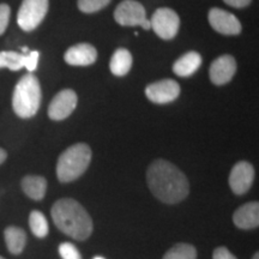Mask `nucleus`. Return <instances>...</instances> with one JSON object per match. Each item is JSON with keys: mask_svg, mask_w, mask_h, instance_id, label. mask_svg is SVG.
<instances>
[{"mask_svg": "<svg viewBox=\"0 0 259 259\" xmlns=\"http://www.w3.org/2000/svg\"><path fill=\"white\" fill-rule=\"evenodd\" d=\"M147 184L155 198L170 205L183 202L190 193L187 177L176 164L162 158L148 167Z\"/></svg>", "mask_w": 259, "mask_h": 259, "instance_id": "f257e3e1", "label": "nucleus"}, {"mask_svg": "<svg viewBox=\"0 0 259 259\" xmlns=\"http://www.w3.org/2000/svg\"><path fill=\"white\" fill-rule=\"evenodd\" d=\"M51 215L57 228L74 240L85 241L93 234L92 216L76 199H58L52 206Z\"/></svg>", "mask_w": 259, "mask_h": 259, "instance_id": "f03ea898", "label": "nucleus"}, {"mask_svg": "<svg viewBox=\"0 0 259 259\" xmlns=\"http://www.w3.org/2000/svg\"><path fill=\"white\" fill-rule=\"evenodd\" d=\"M92 149L87 143L71 145L60 154L57 163V178L60 183H72L85 173L92 162Z\"/></svg>", "mask_w": 259, "mask_h": 259, "instance_id": "7ed1b4c3", "label": "nucleus"}, {"mask_svg": "<svg viewBox=\"0 0 259 259\" xmlns=\"http://www.w3.org/2000/svg\"><path fill=\"white\" fill-rule=\"evenodd\" d=\"M41 99V85L37 77L27 73L16 84L12 95V108L19 118H32L40 108Z\"/></svg>", "mask_w": 259, "mask_h": 259, "instance_id": "20e7f679", "label": "nucleus"}, {"mask_svg": "<svg viewBox=\"0 0 259 259\" xmlns=\"http://www.w3.org/2000/svg\"><path fill=\"white\" fill-rule=\"evenodd\" d=\"M48 0H23L17 14V23L24 31L36 29L48 11Z\"/></svg>", "mask_w": 259, "mask_h": 259, "instance_id": "39448f33", "label": "nucleus"}, {"mask_svg": "<svg viewBox=\"0 0 259 259\" xmlns=\"http://www.w3.org/2000/svg\"><path fill=\"white\" fill-rule=\"evenodd\" d=\"M151 29L158 37L163 40H171L179 31L180 18L176 11L168 8L157 9L150 19Z\"/></svg>", "mask_w": 259, "mask_h": 259, "instance_id": "423d86ee", "label": "nucleus"}, {"mask_svg": "<svg viewBox=\"0 0 259 259\" xmlns=\"http://www.w3.org/2000/svg\"><path fill=\"white\" fill-rule=\"evenodd\" d=\"M254 177V167L250 162L239 161L233 166L231 174H229V187L236 196H242V194L247 193L253 185Z\"/></svg>", "mask_w": 259, "mask_h": 259, "instance_id": "0eeeda50", "label": "nucleus"}, {"mask_svg": "<svg viewBox=\"0 0 259 259\" xmlns=\"http://www.w3.org/2000/svg\"><path fill=\"white\" fill-rule=\"evenodd\" d=\"M78 97L71 89H64L53 97L48 106V116L52 120L60 121L69 118L76 108Z\"/></svg>", "mask_w": 259, "mask_h": 259, "instance_id": "6e6552de", "label": "nucleus"}, {"mask_svg": "<svg viewBox=\"0 0 259 259\" xmlns=\"http://www.w3.org/2000/svg\"><path fill=\"white\" fill-rule=\"evenodd\" d=\"M145 18L147 15L144 6L136 0H124L116 6L114 11L115 22L122 27L141 25Z\"/></svg>", "mask_w": 259, "mask_h": 259, "instance_id": "1a4fd4ad", "label": "nucleus"}, {"mask_svg": "<svg viewBox=\"0 0 259 259\" xmlns=\"http://www.w3.org/2000/svg\"><path fill=\"white\" fill-rule=\"evenodd\" d=\"M148 100L157 105L173 102L180 95V85L174 79H162L151 83L145 88Z\"/></svg>", "mask_w": 259, "mask_h": 259, "instance_id": "9d476101", "label": "nucleus"}, {"mask_svg": "<svg viewBox=\"0 0 259 259\" xmlns=\"http://www.w3.org/2000/svg\"><path fill=\"white\" fill-rule=\"evenodd\" d=\"M209 23L215 31L222 35H238L241 32V23L231 12L213 8L209 11Z\"/></svg>", "mask_w": 259, "mask_h": 259, "instance_id": "9b49d317", "label": "nucleus"}, {"mask_svg": "<svg viewBox=\"0 0 259 259\" xmlns=\"http://www.w3.org/2000/svg\"><path fill=\"white\" fill-rule=\"evenodd\" d=\"M236 72V61L229 54L219 57L210 65L209 76L215 85H223L231 82Z\"/></svg>", "mask_w": 259, "mask_h": 259, "instance_id": "f8f14e48", "label": "nucleus"}, {"mask_svg": "<svg viewBox=\"0 0 259 259\" xmlns=\"http://www.w3.org/2000/svg\"><path fill=\"white\" fill-rule=\"evenodd\" d=\"M233 223L239 229H244V231L258 228L259 203L248 202L244 204V205L239 206L234 211V213H233Z\"/></svg>", "mask_w": 259, "mask_h": 259, "instance_id": "ddd939ff", "label": "nucleus"}, {"mask_svg": "<svg viewBox=\"0 0 259 259\" xmlns=\"http://www.w3.org/2000/svg\"><path fill=\"white\" fill-rule=\"evenodd\" d=\"M64 59L72 66H88L96 61L97 51L89 44H78L65 52Z\"/></svg>", "mask_w": 259, "mask_h": 259, "instance_id": "4468645a", "label": "nucleus"}, {"mask_svg": "<svg viewBox=\"0 0 259 259\" xmlns=\"http://www.w3.org/2000/svg\"><path fill=\"white\" fill-rule=\"evenodd\" d=\"M47 185L46 178L40 176H25L21 181V187L25 196L36 202H40L45 198Z\"/></svg>", "mask_w": 259, "mask_h": 259, "instance_id": "2eb2a0df", "label": "nucleus"}, {"mask_svg": "<svg viewBox=\"0 0 259 259\" xmlns=\"http://www.w3.org/2000/svg\"><path fill=\"white\" fill-rule=\"evenodd\" d=\"M6 247L11 254L18 255L24 251L27 245V233L23 228L17 226H9L4 231Z\"/></svg>", "mask_w": 259, "mask_h": 259, "instance_id": "dca6fc26", "label": "nucleus"}, {"mask_svg": "<svg viewBox=\"0 0 259 259\" xmlns=\"http://www.w3.org/2000/svg\"><path fill=\"white\" fill-rule=\"evenodd\" d=\"M202 65V57L197 52H187L180 57L173 65L174 73L180 77H190L199 69Z\"/></svg>", "mask_w": 259, "mask_h": 259, "instance_id": "f3484780", "label": "nucleus"}, {"mask_svg": "<svg viewBox=\"0 0 259 259\" xmlns=\"http://www.w3.org/2000/svg\"><path fill=\"white\" fill-rule=\"evenodd\" d=\"M132 66V56L125 48H119L113 53L109 70L114 76L122 77L127 74Z\"/></svg>", "mask_w": 259, "mask_h": 259, "instance_id": "a211bd4d", "label": "nucleus"}, {"mask_svg": "<svg viewBox=\"0 0 259 259\" xmlns=\"http://www.w3.org/2000/svg\"><path fill=\"white\" fill-rule=\"evenodd\" d=\"M29 227L30 231L38 239H44L48 235L50 232V226L46 216L38 210H32L29 215Z\"/></svg>", "mask_w": 259, "mask_h": 259, "instance_id": "6ab92c4d", "label": "nucleus"}, {"mask_svg": "<svg viewBox=\"0 0 259 259\" xmlns=\"http://www.w3.org/2000/svg\"><path fill=\"white\" fill-rule=\"evenodd\" d=\"M162 259H197V248L187 242H178L171 246Z\"/></svg>", "mask_w": 259, "mask_h": 259, "instance_id": "aec40b11", "label": "nucleus"}, {"mask_svg": "<svg viewBox=\"0 0 259 259\" xmlns=\"http://www.w3.org/2000/svg\"><path fill=\"white\" fill-rule=\"evenodd\" d=\"M19 71L24 67V54L12 51L0 52V69Z\"/></svg>", "mask_w": 259, "mask_h": 259, "instance_id": "412c9836", "label": "nucleus"}, {"mask_svg": "<svg viewBox=\"0 0 259 259\" xmlns=\"http://www.w3.org/2000/svg\"><path fill=\"white\" fill-rule=\"evenodd\" d=\"M111 3V0H78V9L84 14H94Z\"/></svg>", "mask_w": 259, "mask_h": 259, "instance_id": "4be33fe9", "label": "nucleus"}, {"mask_svg": "<svg viewBox=\"0 0 259 259\" xmlns=\"http://www.w3.org/2000/svg\"><path fill=\"white\" fill-rule=\"evenodd\" d=\"M59 254L63 259H83L82 254L71 242H63L59 246Z\"/></svg>", "mask_w": 259, "mask_h": 259, "instance_id": "5701e85b", "label": "nucleus"}, {"mask_svg": "<svg viewBox=\"0 0 259 259\" xmlns=\"http://www.w3.org/2000/svg\"><path fill=\"white\" fill-rule=\"evenodd\" d=\"M38 58H40V53L37 51H31L24 54V67L29 71V73H32L36 70Z\"/></svg>", "mask_w": 259, "mask_h": 259, "instance_id": "b1692460", "label": "nucleus"}, {"mask_svg": "<svg viewBox=\"0 0 259 259\" xmlns=\"http://www.w3.org/2000/svg\"><path fill=\"white\" fill-rule=\"evenodd\" d=\"M10 15H11V9L9 5L0 4V35H3L9 25Z\"/></svg>", "mask_w": 259, "mask_h": 259, "instance_id": "393cba45", "label": "nucleus"}, {"mask_svg": "<svg viewBox=\"0 0 259 259\" xmlns=\"http://www.w3.org/2000/svg\"><path fill=\"white\" fill-rule=\"evenodd\" d=\"M212 259H238L225 246L216 247L212 252Z\"/></svg>", "mask_w": 259, "mask_h": 259, "instance_id": "a878e982", "label": "nucleus"}, {"mask_svg": "<svg viewBox=\"0 0 259 259\" xmlns=\"http://www.w3.org/2000/svg\"><path fill=\"white\" fill-rule=\"evenodd\" d=\"M227 5L232 6V8H236V9H242L246 8L251 4L252 0H223Z\"/></svg>", "mask_w": 259, "mask_h": 259, "instance_id": "bb28decb", "label": "nucleus"}, {"mask_svg": "<svg viewBox=\"0 0 259 259\" xmlns=\"http://www.w3.org/2000/svg\"><path fill=\"white\" fill-rule=\"evenodd\" d=\"M8 158V153L3 148H0V164H3Z\"/></svg>", "mask_w": 259, "mask_h": 259, "instance_id": "cd10ccee", "label": "nucleus"}, {"mask_svg": "<svg viewBox=\"0 0 259 259\" xmlns=\"http://www.w3.org/2000/svg\"><path fill=\"white\" fill-rule=\"evenodd\" d=\"M141 27L144 29V30H149V29H151V23H150V19L145 18L143 21V23L141 24Z\"/></svg>", "mask_w": 259, "mask_h": 259, "instance_id": "c85d7f7f", "label": "nucleus"}, {"mask_svg": "<svg viewBox=\"0 0 259 259\" xmlns=\"http://www.w3.org/2000/svg\"><path fill=\"white\" fill-rule=\"evenodd\" d=\"M252 259H259V252H255V253L253 254V257H252Z\"/></svg>", "mask_w": 259, "mask_h": 259, "instance_id": "c756f323", "label": "nucleus"}, {"mask_svg": "<svg viewBox=\"0 0 259 259\" xmlns=\"http://www.w3.org/2000/svg\"><path fill=\"white\" fill-rule=\"evenodd\" d=\"M94 259H105V258H102V257H95Z\"/></svg>", "mask_w": 259, "mask_h": 259, "instance_id": "7c9ffc66", "label": "nucleus"}, {"mask_svg": "<svg viewBox=\"0 0 259 259\" xmlns=\"http://www.w3.org/2000/svg\"><path fill=\"white\" fill-rule=\"evenodd\" d=\"M0 259H5L4 257H2V255H0Z\"/></svg>", "mask_w": 259, "mask_h": 259, "instance_id": "2f4dec72", "label": "nucleus"}]
</instances>
